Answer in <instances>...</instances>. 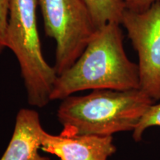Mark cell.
Segmentation results:
<instances>
[{
  "label": "cell",
  "instance_id": "3",
  "mask_svg": "<svg viewBox=\"0 0 160 160\" xmlns=\"http://www.w3.org/2000/svg\"><path fill=\"white\" fill-rule=\"evenodd\" d=\"M37 0H12L7 31V48L19 62L28 102L42 108L51 101L57 73L42 51L37 22Z\"/></svg>",
  "mask_w": 160,
  "mask_h": 160
},
{
  "label": "cell",
  "instance_id": "4",
  "mask_svg": "<svg viewBox=\"0 0 160 160\" xmlns=\"http://www.w3.org/2000/svg\"><path fill=\"white\" fill-rule=\"evenodd\" d=\"M46 35L54 39L57 76L82 54L98 29L84 0H37Z\"/></svg>",
  "mask_w": 160,
  "mask_h": 160
},
{
  "label": "cell",
  "instance_id": "2",
  "mask_svg": "<svg viewBox=\"0 0 160 160\" xmlns=\"http://www.w3.org/2000/svg\"><path fill=\"white\" fill-rule=\"evenodd\" d=\"M153 100L141 89H98L85 96L62 99L57 119L65 137H106L133 131Z\"/></svg>",
  "mask_w": 160,
  "mask_h": 160
},
{
  "label": "cell",
  "instance_id": "10",
  "mask_svg": "<svg viewBox=\"0 0 160 160\" xmlns=\"http://www.w3.org/2000/svg\"><path fill=\"white\" fill-rule=\"evenodd\" d=\"M12 0H0V55L7 48V31Z\"/></svg>",
  "mask_w": 160,
  "mask_h": 160
},
{
  "label": "cell",
  "instance_id": "9",
  "mask_svg": "<svg viewBox=\"0 0 160 160\" xmlns=\"http://www.w3.org/2000/svg\"><path fill=\"white\" fill-rule=\"evenodd\" d=\"M153 126L160 127V102L153 103L145 111L133 131V139L136 142L141 141L145 130Z\"/></svg>",
  "mask_w": 160,
  "mask_h": 160
},
{
  "label": "cell",
  "instance_id": "6",
  "mask_svg": "<svg viewBox=\"0 0 160 160\" xmlns=\"http://www.w3.org/2000/svg\"><path fill=\"white\" fill-rule=\"evenodd\" d=\"M41 150L55 155L59 160H108L117 151V148L112 136L65 137L44 131Z\"/></svg>",
  "mask_w": 160,
  "mask_h": 160
},
{
  "label": "cell",
  "instance_id": "5",
  "mask_svg": "<svg viewBox=\"0 0 160 160\" xmlns=\"http://www.w3.org/2000/svg\"><path fill=\"white\" fill-rule=\"evenodd\" d=\"M121 25L137 52L139 89L160 99V2L144 12L125 10Z\"/></svg>",
  "mask_w": 160,
  "mask_h": 160
},
{
  "label": "cell",
  "instance_id": "11",
  "mask_svg": "<svg viewBox=\"0 0 160 160\" xmlns=\"http://www.w3.org/2000/svg\"><path fill=\"white\" fill-rule=\"evenodd\" d=\"M125 9L133 12H144L147 11L155 2L160 0H122Z\"/></svg>",
  "mask_w": 160,
  "mask_h": 160
},
{
  "label": "cell",
  "instance_id": "8",
  "mask_svg": "<svg viewBox=\"0 0 160 160\" xmlns=\"http://www.w3.org/2000/svg\"><path fill=\"white\" fill-rule=\"evenodd\" d=\"M97 28L109 22L121 25L125 7L122 0H84Z\"/></svg>",
  "mask_w": 160,
  "mask_h": 160
},
{
  "label": "cell",
  "instance_id": "1",
  "mask_svg": "<svg viewBox=\"0 0 160 160\" xmlns=\"http://www.w3.org/2000/svg\"><path fill=\"white\" fill-rule=\"evenodd\" d=\"M119 23L99 28L77 61L57 76L51 101L88 90L139 89L138 64L128 59Z\"/></svg>",
  "mask_w": 160,
  "mask_h": 160
},
{
  "label": "cell",
  "instance_id": "7",
  "mask_svg": "<svg viewBox=\"0 0 160 160\" xmlns=\"http://www.w3.org/2000/svg\"><path fill=\"white\" fill-rule=\"evenodd\" d=\"M44 131L37 111L20 109L11 141L0 160H50L39 152Z\"/></svg>",
  "mask_w": 160,
  "mask_h": 160
}]
</instances>
